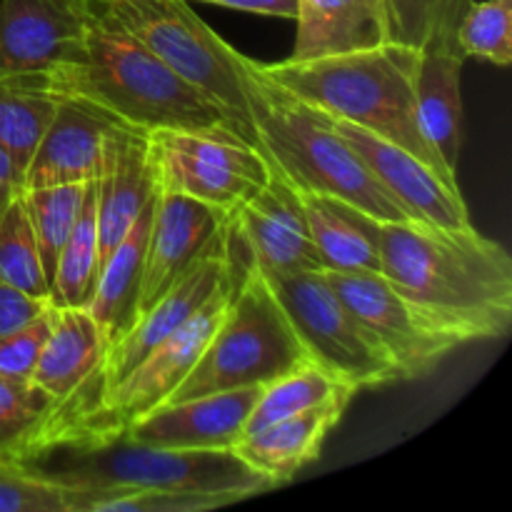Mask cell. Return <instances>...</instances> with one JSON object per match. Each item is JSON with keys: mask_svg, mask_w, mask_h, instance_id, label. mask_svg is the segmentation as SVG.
<instances>
[{"mask_svg": "<svg viewBox=\"0 0 512 512\" xmlns=\"http://www.w3.org/2000/svg\"><path fill=\"white\" fill-rule=\"evenodd\" d=\"M380 273L465 343L508 333L510 253L473 225L443 228L413 218L380 223Z\"/></svg>", "mask_w": 512, "mask_h": 512, "instance_id": "6da1fadb", "label": "cell"}, {"mask_svg": "<svg viewBox=\"0 0 512 512\" xmlns=\"http://www.w3.org/2000/svg\"><path fill=\"white\" fill-rule=\"evenodd\" d=\"M20 80L55 95L85 100L110 118L145 133L183 130L245 143L233 120L213 100L155 58L100 5V0H88L80 60L60 65L38 78Z\"/></svg>", "mask_w": 512, "mask_h": 512, "instance_id": "7a4b0ae2", "label": "cell"}, {"mask_svg": "<svg viewBox=\"0 0 512 512\" xmlns=\"http://www.w3.org/2000/svg\"><path fill=\"white\" fill-rule=\"evenodd\" d=\"M15 465L60 488L193 490L235 500L278 488L233 450L155 448L135 443L125 430L60 435Z\"/></svg>", "mask_w": 512, "mask_h": 512, "instance_id": "3957f363", "label": "cell"}, {"mask_svg": "<svg viewBox=\"0 0 512 512\" xmlns=\"http://www.w3.org/2000/svg\"><path fill=\"white\" fill-rule=\"evenodd\" d=\"M420 50L398 43L310 60L258 63L265 78L285 88L303 103L350 120L360 128L393 140L400 148L428 163L448 183L458 185L425 140L415 108V65Z\"/></svg>", "mask_w": 512, "mask_h": 512, "instance_id": "277c9868", "label": "cell"}, {"mask_svg": "<svg viewBox=\"0 0 512 512\" xmlns=\"http://www.w3.org/2000/svg\"><path fill=\"white\" fill-rule=\"evenodd\" d=\"M243 83L260 153L295 190L348 200L380 223L408 218L335 130L328 113L265 78L258 60L248 55H243Z\"/></svg>", "mask_w": 512, "mask_h": 512, "instance_id": "5b68a950", "label": "cell"}, {"mask_svg": "<svg viewBox=\"0 0 512 512\" xmlns=\"http://www.w3.org/2000/svg\"><path fill=\"white\" fill-rule=\"evenodd\" d=\"M233 228L235 225H230L235 288L228 308L198 363L180 380L165 403H180L198 395L248 388V385H268L298 365L308 363L303 345L295 338L278 298L243 240L240 243L245 255H238Z\"/></svg>", "mask_w": 512, "mask_h": 512, "instance_id": "8992f818", "label": "cell"}, {"mask_svg": "<svg viewBox=\"0 0 512 512\" xmlns=\"http://www.w3.org/2000/svg\"><path fill=\"white\" fill-rule=\"evenodd\" d=\"M105 10L178 78L213 100L260 150L243 83V53L225 43L188 0H100Z\"/></svg>", "mask_w": 512, "mask_h": 512, "instance_id": "52a82bcc", "label": "cell"}, {"mask_svg": "<svg viewBox=\"0 0 512 512\" xmlns=\"http://www.w3.org/2000/svg\"><path fill=\"white\" fill-rule=\"evenodd\" d=\"M263 275L310 363L355 390L403 380L383 345L335 293L325 270Z\"/></svg>", "mask_w": 512, "mask_h": 512, "instance_id": "ba28073f", "label": "cell"}, {"mask_svg": "<svg viewBox=\"0 0 512 512\" xmlns=\"http://www.w3.org/2000/svg\"><path fill=\"white\" fill-rule=\"evenodd\" d=\"M325 278L393 358L403 380L433 373L465 345L455 330L410 303L378 270H325Z\"/></svg>", "mask_w": 512, "mask_h": 512, "instance_id": "9c48e42d", "label": "cell"}, {"mask_svg": "<svg viewBox=\"0 0 512 512\" xmlns=\"http://www.w3.org/2000/svg\"><path fill=\"white\" fill-rule=\"evenodd\" d=\"M233 288L235 260L233 253H230V273L218 288V293L188 323L180 325L158 348L150 350L123 380H118L113 388L105 390L103 403H100L95 418L90 420L88 428L75 430V433H120L135 418L163 405L168 395L178 388L180 380L198 363L205 345L210 343L213 333L218 330L225 308H228L230 295H233Z\"/></svg>", "mask_w": 512, "mask_h": 512, "instance_id": "30bf717a", "label": "cell"}, {"mask_svg": "<svg viewBox=\"0 0 512 512\" xmlns=\"http://www.w3.org/2000/svg\"><path fill=\"white\" fill-rule=\"evenodd\" d=\"M105 355L108 340L88 310L50 308V333L33 370L35 383L58 403L50 440L88 428L95 418L105 393Z\"/></svg>", "mask_w": 512, "mask_h": 512, "instance_id": "8fae6325", "label": "cell"}, {"mask_svg": "<svg viewBox=\"0 0 512 512\" xmlns=\"http://www.w3.org/2000/svg\"><path fill=\"white\" fill-rule=\"evenodd\" d=\"M88 0H0V80L38 78L80 60Z\"/></svg>", "mask_w": 512, "mask_h": 512, "instance_id": "7c38bea8", "label": "cell"}, {"mask_svg": "<svg viewBox=\"0 0 512 512\" xmlns=\"http://www.w3.org/2000/svg\"><path fill=\"white\" fill-rule=\"evenodd\" d=\"M230 218L208 243V248L195 258V263L180 275L168 293L160 295L133 328L115 340L105 355V390L123 380L145 355L158 348L180 325L188 323L223 285L230 273Z\"/></svg>", "mask_w": 512, "mask_h": 512, "instance_id": "4fadbf2b", "label": "cell"}, {"mask_svg": "<svg viewBox=\"0 0 512 512\" xmlns=\"http://www.w3.org/2000/svg\"><path fill=\"white\" fill-rule=\"evenodd\" d=\"M340 135L358 153L365 168L375 175L380 185L403 205L408 218L443 228H468L470 215L458 185L448 183L428 163L415 158L393 140L360 128L350 120L328 115Z\"/></svg>", "mask_w": 512, "mask_h": 512, "instance_id": "5bb4252c", "label": "cell"}, {"mask_svg": "<svg viewBox=\"0 0 512 512\" xmlns=\"http://www.w3.org/2000/svg\"><path fill=\"white\" fill-rule=\"evenodd\" d=\"M230 218L263 273L325 270L305 225L300 193L275 168L265 185L230 210Z\"/></svg>", "mask_w": 512, "mask_h": 512, "instance_id": "9a60e30c", "label": "cell"}, {"mask_svg": "<svg viewBox=\"0 0 512 512\" xmlns=\"http://www.w3.org/2000/svg\"><path fill=\"white\" fill-rule=\"evenodd\" d=\"M263 385L220 390L198 398L163 403L128 423L135 443L175 450H230L245 435Z\"/></svg>", "mask_w": 512, "mask_h": 512, "instance_id": "2e32d148", "label": "cell"}, {"mask_svg": "<svg viewBox=\"0 0 512 512\" xmlns=\"http://www.w3.org/2000/svg\"><path fill=\"white\" fill-rule=\"evenodd\" d=\"M230 210L200 203L155 183V210L145 248L143 283L138 313L143 315L155 300L173 288L175 280L195 263L210 240L220 233ZM138 315V318H140Z\"/></svg>", "mask_w": 512, "mask_h": 512, "instance_id": "e0dca14e", "label": "cell"}, {"mask_svg": "<svg viewBox=\"0 0 512 512\" xmlns=\"http://www.w3.org/2000/svg\"><path fill=\"white\" fill-rule=\"evenodd\" d=\"M113 120L85 100L60 95L53 120L23 175V190L98 180L103 173L105 135Z\"/></svg>", "mask_w": 512, "mask_h": 512, "instance_id": "ac0fdd59", "label": "cell"}, {"mask_svg": "<svg viewBox=\"0 0 512 512\" xmlns=\"http://www.w3.org/2000/svg\"><path fill=\"white\" fill-rule=\"evenodd\" d=\"M155 190L150 140L145 130L113 120L105 135L103 173L98 178V243L100 265Z\"/></svg>", "mask_w": 512, "mask_h": 512, "instance_id": "d6986e66", "label": "cell"}, {"mask_svg": "<svg viewBox=\"0 0 512 512\" xmlns=\"http://www.w3.org/2000/svg\"><path fill=\"white\" fill-rule=\"evenodd\" d=\"M290 60L350 53L390 43L385 0H298Z\"/></svg>", "mask_w": 512, "mask_h": 512, "instance_id": "ffe728a7", "label": "cell"}, {"mask_svg": "<svg viewBox=\"0 0 512 512\" xmlns=\"http://www.w3.org/2000/svg\"><path fill=\"white\" fill-rule=\"evenodd\" d=\"M348 405L345 400H338L293 418H283L245 435L230 450L275 485H283L293 480L305 465L320 458L325 438L340 423Z\"/></svg>", "mask_w": 512, "mask_h": 512, "instance_id": "44dd1931", "label": "cell"}, {"mask_svg": "<svg viewBox=\"0 0 512 512\" xmlns=\"http://www.w3.org/2000/svg\"><path fill=\"white\" fill-rule=\"evenodd\" d=\"M155 210V190L133 220L128 233L115 243L105 263L100 265L98 280H95L93 295H90L85 310L90 318L103 330L108 348L115 340L123 338L138 320L140 283H143L145 248H148L150 223Z\"/></svg>", "mask_w": 512, "mask_h": 512, "instance_id": "7402d4cb", "label": "cell"}, {"mask_svg": "<svg viewBox=\"0 0 512 512\" xmlns=\"http://www.w3.org/2000/svg\"><path fill=\"white\" fill-rule=\"evenodd\" d=\"M463 55L448 48L420 50L415 65V108L418 125L445 168L458 175L463 148Z\"/></svg>", "mask_w": 512, "mask_h": 512, "instance_id": "603a6c76", "label": "cell"}, {"mask_svg": "<svg viewBox=\"0 0 512 512\" xmlns=\"http://www.w3.org/2000/svg\"><path fill=\"white\" fill-rule=\"evenodd\" d=\"M300 205L325 270L380 273V220L335 195L300 193Z\"/></svg>", "mask_w": 512, "mask_h": 512, "instance_id": "cb8c5ba5", "label": "cell"}, {"mask_svg": "<svg viewBox=\"0 0 512 512\" xmlns=\"http://www.w3.org/2000/svg\"><path fill=\"white\" fill-rule=\"evenodd\" d=\"M148 140L155 183L163 188L223 210H235L260 188L258 183L243 178L235 170L225 168L215 160L185 153L155 133H148Z\"/></svg>", "mask_w": 512, "mask_h": 512, "instance_id": "d4e9b609", "label": "cell"}, {"mask_svg": "<svg viewBox=\"0 0 512 512\" xmlns=\"http://www.w3.org/2000/svg\"><path fill=\"white\" fill-rule=\"evenodd\" d=\"M58 428V403L30 380L0 378V465H15Z\"/></svg>", "mask_w": 512, "mask_h": 512, "instance_id": "484cf974", "label": "cell"}, {"mask_svg": "<svg viewBox=\"0 0 512 512\" xmlns=\"http://www.w3.org/2000/svg\"><path fill=\"white\" fill-rule=\"evenodd\" d=\"M355 393L358 390L353 385L343 383L340 378L330 375L328 370L318 368L308 360V363L298 365L290 373L275 378L273 383L263 385V393H260L248 425H245V435L255 433V430L265 428L270 423H278L283 418H293V415L323 408L328 403H338V400L350 403Z\"/></svg>", "mask_w": 512, "mask_h": 512, "instance_id": "4316f807", "label": "cell"}, {"mask_svg": "<svg viewBox=\"0 0 512 512\" xmlns=\"http://www.w3.org/2000/svg\"><path fill=\"white\" fill-rule=\"evenodd\" d=\"M98 273V180H90L73 233L60 250L58 265H55L53 283H50V305L53 308H85L93 295Z\"/></svg>", "mask_w": 512, "mask_h": 512, "instance_id": "83f0119b", "label": "cell"}, {"mask_svg": "<svg viewBox=\"0 0 512 512\" xmlns=\"http://www.w3.org/2000/svg\"><path fill=\"white\" fill-rule=\"evenodd\" d=\"M58 100L60 95L28 80H0V145L13 160L20 180L53 120Z\"/></svg>", "mask_w": 512, "mask_h": 512, "instance_id": "f1b7e54d", "label": "cell"}, {"mask_svg": "<svg viewBox=\"0 0 512 512\" xmlns=\"http://www.w3.org/2000/svg\"><path fill=\"white\" fill-rule=\"evenodd\" d=\"M85 188L88 183L43 185V188L23 190V203L28 210L30 225H33L35 240H38L40 263H43L48 288L53 283L60 250L68 243L80 208H83Z\"/></svg>", "mask_w": 512, "mask_h": 512, "instance_id": "f546056e", "label": "cell"}, {"mask_svg": "<svg viewBox=\"0 0 512 512\" xmlns=\"http://www.w3.org/2000/svg\"><path fill=\"white\" fill-rule=\"evenodd\" d=\"M63 490L68 512H203L240 503L233 495L193 493V490Z\"/></svg>", "mask_w": 512, "mask_h": 512, "instance_id": "4dcf8cb0", "label": "cell"}, {"mask_svg": "<svg viewBox=\"0 0 512 512\" xmlns=\"http://www.w3.org/2000/svg\"><path fill=\"white\" fill-rule=\"evenodd\" d=\"M468 5L470 0H385L390 43L415 50H458L455 28Z\"/></svg>", "mask_w": 512, "mask_h": 512, "instance_id": "1f68e13d", "label": "cell"}, {"mask_svg": "<svg viewBox=\"0 0 512 512\" xmlns=\"http://www.w3.org/2000/svg\"><path fill=\"white\" fill-rule=\"evenodd\" d=\"M0 278L35 298L50 300L38 240L25 210L23 193L0 210Z\"/></svg>", "mask_w": 512, "mask_h": 512, "instance_id": "d6a6232c", "label": "cell"}, {"mask_svg": "<svg viewBox=\"0 0 512 512\" xmlns=\"http://www.w3.org/2000/svg\"><path fill=\"white\" fill-rule=\"evenodd\" d=\"M455 45L465 58L488 60L493 65H510L512 60V0H483L465 8Z\"/></svg>", "mask_w": 512, "mask_h": 512, "instance_id": "836d02e7", "label": "cell"}, {"mask_svg": "<svg viewBox=\"0 0 512 512\" xmlns=\"http://www.w3.org/2000/svg\"><path fill=\"white\" fill-rule=\"evenodd\" d=\"M0 512H68L65 490L18 465H0Z\"/></svg>", "mask_w": 512, "mask_h": 512, "instance_id": "e575fe53", "label": "cell"}, {"mask_svg": "<svg viewBox=\"0 0 512 512\" xmlns=\"http://www.w3.org/2000/svg\"><path fill=\"white\" fill-rule=\"evenodd\" d=\"M53 308V305H50ZM50 308L23 328L0 335V378L30 380L50 333Z\"/></svg>", "mask_w": 512, "mask_h": 512, "instance_id": "d590c367", "label": "cell"}, {"mask_svg": "<svg viewBox=\"0 0 512 512\" xmlns=\"http://www.w3.org/2000/svg\"><path fill=\"white\" fill-rule=\"evenodd\" d=\"M50 308V300L35 298L25 290L15 288L5 278H0V335H8L13 330L23 328L30 320L43 315Z\"/></svg>", "mask_w": 512, "mask_h": 512, "instance_id": "8d00e7d4", "label": "cell"}, {"mask_svg": "<svg viewBox=\"0 0 512 512\" xmlns=\"http://www.w3.org/2000/svg\"><path fill=\"white\" fill-rule=\"evenodd\" d=\"M200 3L223 5V8L245 10V13L273 15V18L295 20L298 15V0H200Z\"/></svg>", "mask_w": 512, "mask_h": 512, "instance_id": "74e56055", "label": "cell"}, {"mask_svg": "<svg viewBox=\"0 0 512 512\" xmlns=\"http://www.w3.org/2000/svg\"><path fill=\"white\" fill-rule=\"evenodd\" d=\"M20 193H23V180H20L10 155L5 153V148L0 145V210H3L10 200L18 198Z\"/></svg>", "mask_w": 512, "mask_h": 512, "instance_id": "f35d334b", "label": "cell"}]
</instances>
